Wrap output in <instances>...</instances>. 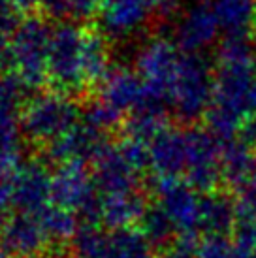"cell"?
Returning <instances> with one entry per match:
<instances>
[{
	"label": "cell",
	"mask_w": 256,
	"mask_h": 258,
	"mask_svg": "<svg viewBox=\"0 0 256 258\" xmlns=\"http://www.w3.org/2000/svg\"><path fill=\"white\" fill-rule=\"evenodd\" d=\"M217 62L207 128L221 142H230L243 121L256 113V55L250 36H224Z\"/></svg>",
	"instance_id": "cell-1"
},
{
	"label": "cell",
	"mask_w": 256,
	"mask_h": 258,
	"mask_svg": "<svg viewBox=\"0 0 256 258\" xmlns=\"http://www.w3.org/2000/svg\"><path fill=\"white\" fill-rule=\"evenodd\" d=\"M81 121V102L53 89L36 93L19 115L23 142L34 153L49 147Z\"/></svg>",
	"instance_id": "cell-2"
},
{
	"label": "cell",
	"mask_w": 256,
	"mask_h": 258,
	"mask_svg": "<svg viewBox=\"0 0 256 258\" xmlns=\"http://www.w3.org/2000/svg\"><path fill=\"white\" fill-rule=\"evenodd\" d=\"M83 34L85 25L57 23L53 29L47 60V89L85 102L91 93L83 76Z\"/></svg>",
	"instance_id": "cell-3"
},
{
	"label": "cell",
	"mask_w": 256,
	"mask_h": 258,
	"mask_svg": "<svg viewBox=\"0 0 256 258\" xmlns=\"http://www.w3.org/2000/svg\"><path fill=\"white\" fill-rule=\"evenodd\" d=\"M57 23L43 14H29L23 17L14 36L10 38L12 49V70L21 76L27 85L34 91H45L47 81V60L53 29Z\"/></svg>",
	"instance_id": "cell-4"
},
{
	"label": "cell",
	"mask_w": 256,
	"mask_h": 258,
	"mask_svg": "<svg viewBox=\"0 0 256 258\" xmlns=\"http://www.w3.org/2000/svg\"><path fill=\"white\" fill-rule=\"evenodd\" d=\"M215 74L202 55H183L179 72L168 93V108L177 119L194 122L206 117L213 102Z\"/></svg>",
	"instance_id": "cell-5"
},
{
	"label": "cell",
	"mask_w": 256,
	"mask_h": 258,
	"mask_svg": "<svg viewBox=\"0 0 256 258\" xmlns=\"http://www.w3.org/2000/svg\"><path fill=\"white\" fill-rule=\"evenodd\" d=\"M173 0H102L98 29L109 40L130 38L158 23Z\"/></svg>",
	"instance_id": "cell-6"
},
{
	"label": "cell",
	"mask_w": 256,
	"mask_h": 258,
	"mask_svg": "<svg viewBox=\"0 0 256 258\" xmlns=\"http://www.w3.org/2000/svg\"><path fill=\"white\" fill-rule=\"evenodd\" d=\"M183 55L185 53L179 49L175 42L164 36H153L142 43V47L136 53L134 70L145 83L147 91L166 102Z\"/></svg>",
	"instance_id": "cell-7"
},
{
	"label": "cell",
	"mask_w": 256,
	"mask_h": 258,
	"mask_svg": "<svg viewBox=\"0 0 256 258\" xmlns=\"http://www.w3.org/2000/svg\"><path fill=\"white\" fill-rule=\"evenodd\" d=\"M186 134V181L198 192H213L222 179V145L209 128L188 126Z\"/></svg>",
	"instance_id": "cell-8"
},
{
	"label": "cell",
	"mask_w": 256,
	"mask_h": 258,
	"mask_svg": "<svg viewBox=\"0 0 256 258\" xmlns=\"http://www.w3.org/2000/svg\"><path fill=\"white\" fill-rule=\"evenodd\" d=\"M157 204L170 217L179 237L196 239L202 217V196L183 179H157L155 181Z\"/></svg>",
	"instance_id": "cell-9"
},
{
	"label": "cell",
	"mask_w": 256,
	"mask_h": 258,
	"mask_svg": "<svg viewBox=\"0 0 256 258\" xmlns=\"http://www.w3.org/2000/svg\"><path fill=\"white\" fill-rule=\"evenodd\" d=\"M111 142L113 140L109 134L87 124L85 121H79L62 138L34 155H40L47 164L55 168L68 162H83L91 166Z\"/></svg>",
	"instance_id": "cell-10"
},
{
	"label": "cell",
	"mask_w": 256,
	"mask_h": 258,
	"mask_svg": "<svg viewBox=\"0 0 256 258\" xmlns=\"http://www.w3.org/2000/svg\"><path fill=\"white\" fill-rule=\"evenodd\" d=\"M221 32L222 29L215 14L213 0H196L179 15L173 40L186 55H202L217 43Z\"/></svg>",
	"instance_id": "cell-11"
},
{
	"label": "cell",
	"mask_w": 256,
	"mask_h": 258,
	"mask_svg": "<svg viewBox=\"0 0 256 258\" xmlns=\"http://www.w3.org/2000/svg\"><path fill=\"white\" fill-rule=\"evenodd\" d=\"M51 166L40 155H32L21 162L15 177L12 206L19 213L38 215L45 206L51 204Z\"/></svg>",
	"instance_id": "cell-12"
},
{
	"label": "cell",
	"mask_w": 256,
	"mask_h": 258,
	"mask_svg": "<svg viewBox=\"0 0 256 258\" xmlns=\"http://www.w3.org/2000/svg\"><path fill=\"white\" fill-rule=\"evenodd\" d=\"M0 245L10 258H34L51 249L47 234L36 215L14 211L0 230Z\"/></svg>",
	"instance_id": "cell-13"
},
{
	"label": "cell",
	"mask_w": 256,
	"mask_h": 258,
	"mask_svg": "<svg viewBox=\"0 0 256 258\" xmlns=\"http://www.w3.org/2000/svg\"><path fill=\"white\" fill-rule=\"evenodd\" d=\"M91 172L94 185L102 196L140 188V173H136L128 166L115 142L100 153V157L91 164Z\"/></svg>",
	"instance_id": "cell-14"
},
{
	"label": "cell",
	"mask_w": 256,
	"mask_h": 258,
	"mask_svg": "<svg viewBox=\"0 0 256 258\" xmlns=\"http://www.w3.org/2000/svg\"><path fill=\"white\" fill-rule=\"evenodd\" d=\"M151 170L157 179H183L186 170L185 128H168L149 144Z\"/></svg>",
	"instance_id": "cell-15"
},
{
	"label": "cell",
	"mask_w": 256,
	"mask_h": 258,
	"mask_svg": "<svg viewBox=\"0 0 256 258\" xmlns=\"http://www.w3.org/2000/svg\"><path fill=\"white\" fill-rule=\"evenodd\" d=\"M94 94H98L102 100H106L111 108L126 117L145 100L149 91L136 70L124 66H113Z\"/></svg>",
	"instance_id": "cell-16"
},
{
	"label": "cell",
	"mask_w": 256,
	"mask_h": 258,
	"mask_svg": "<svg viewBox=\"0 0 256 258\" xmlns=\"http://www.w3.org/2000/svg\"><path fill=\"white\" fill-rule=\"evenodd\" d=\"M170 128V108L162 98L147 94L145 100L134 108L124 119L122 134L145 144H151L164 130Z\"/></svg>",
	"instance_id": "cell-17"
},
{
	"label": "cell",
	"mask_w": 256,
	"mask_h": 258,
	"mask_svg": "<svg viewBox=\"0 0 256 258\" xmlns=\"http://www.w3.org/2000/svg\"><path fill=\"white\" fill-rule=\"evenodd\" d=\"M111 51L109 38L98 29V25H85L83 34V76L85 85L93 96L104 83L107 74L111 72ZM89 96V98H91Z\"/></svg>",
	"instance_id": "cell-18"
},
{
	"label": "cell",
	"mask_w": 256,
	"mask_h": 258,
	"mask_svg": "<svg viewBox=\"0 0 256 258\" xmlns=\"http://www.w3.org/2000/svg\"><path fill=\"white\" fill-rule=\"evenodd\" d=\"M147 208L149 200L140 188L102 196V226L107 230L134 228L143 219Z\"/></svg>",
	"instance_id": "cell-19"
},
{
	"label": "cell",
	"mask_w": 256,
	"mask_h": 258,
	"mask_svg": "<svg viewBox=\"0 0 256 258\" xmlns=\"http://www.w3.org/2000/svg\"><path fill=\"white\" fill-rule=\"evenodd\" d=\"M237 222V204L222 192L202 194V217L200 232L206 236H226L235 228Z\"/></svg>",
	"instance_id": "cell-20"
},
{
	"label": "cell",
	"mask_w": 256,
	"mask_h": 258,
	"mask_svg": "<svg viewBox=\"0 0 256 258\" xmlns=\"http://www.w3.org/2000/svg\"><path fill=\"white\" fill-rule=\"evenodd\" d=\"M213 8L226 36H249L256 27V0H213Z\"/></svg>",
	"instance_id": "cell-21"
},
{
	"label": "cell",
	"mask_w": 256,
	"mask_h": 258,
	"mask_svg": "<svg viewBox=\"0 0 256 258\" xmlns=\"http://www.w3.org/2000/svg\"><path fill=\"white\" fill-rule=\"evenodd\" d=\"M36 217L42 224L43 232L47 234L51 247H70L81 228L79 217L74 211L60 208L57 204L45 206Z\"/></svg>",
	"instance_id": "cell-22"
},
{
	"label": "cell",
	"mask_w": 256,
	"mask_h": 258,
	"mask_svg": "<svg viewBox=\"0 0 256 258\" xmlns=\"http://www.w3.org/2000/svg\"><path fill=\"white\" fill-rule=\"evenodd\" d=\"M153 245L138 226L107 230L106 249L102 258H155Z\"/></svg>",
	"instance_id": "cell-23"
},
{
	"label": "cell",
	"mask_w": 256,
	"mask_h": 258,
	"mask_svg": "<svg viewBox=\"0 0 256 258\" xmlns=\"http://www.w3.org/2000/svg\"><path fill=\"white\" fill-rule=\"evenodd\" d=\"M34 94V91L17 72L8 70L0 74V115L19 119Z\"/></svg>",
	"instance_id": "cell-24"
},
{
	"label": "cell",
	"mask_w": 256,
	"mask_h": 258,
	"mask_svg": "<svg viewBox=\"0 0 256 258\" xmlns=\"http://www.w3.org/2000/svg\"><path fill=\"white\" fill-rule=\"evenodd\" d=\"M256 157L252 149L247 147L241 140L224 142L222 145V179H226L234 188L247 177V173L250 172Z\"/></svg>",
	"instance_id": "cell-25"
},
{
	"label": "cell",
	"mask_w": 256,
	"mask_h": 258,
	"mask_svg": "<svg viewBox=\"0 0 256 258\" xmlns=\"http://www.w3.org/2000/svg\"><path fill=\"white\" fill-rule=\"evenodd\" d=\"M138 228L143 232V236L149 239V243L153 247H158L160 251L166 249L168 245L173 243L171 237L177 234V230L173 226V222L170 221V217L162 211V208L155 204V206H149L143 219L140 221Z\"/></svg>",
	"instance_id": "cell-26"
},
{
	"label": "cell",
	"mask_w": 256,
	"mask_h": 258,
	"mask_svg": "<svg viewBox=\"0 0 256 258\" xmlns=\"http://www.w3.org/2000/svg\"><path fill=\"white\" fill-rule=\"evenodd\" d=\"M117 149L121 151L122 158L128 162V166L136 173L142 175L145 170H151V155H149V144L134 140V138L124 136L121 142H115Z\"/></svg>",
	"instance_id": "cell-27"
},
{
	"label": "cell",
	"mask_w": 256,
	"mask_h": 258,
	"mask_svg": "<svg viewBox=\"0 0 256 258\" xmlns=\"http://www.w3.org/2000/svg\"><path fill=\"white\" fill-rule=\"evenodd\" d=\"M21 142L23 136L19 128V119L0 115V160L21 157L19 153Z\"/></svg>",
	"instance_id": "cell-28"
},
{
	"label": "cell",
	"mask_w": 256,
	"mask_h": 258,
	"mask_svg": "<svg viewBox=\"0 0 256 258\" xmlns=\"http://www.w3.org/2000/svg\"><path fill=\"white\" fill-rule=\"evenodd\" d=\"M198 258H241L226 236H206L198 243Z\"/></svg>",
	"instance_id": "cell-29"
},
{
	"label": "cell",
	"mask_w": 256,
	"mask_h": 258,
	"mask_svg": "<svg viewBox=\"0 0 256 258\" xmlns=\"http://www.w3.org/2000/svg\"><path fill=\"white\" fill-rule=\"evenodd\" d=\"M25 15L10 2V0H0V36L12 38L17 27L21 25Z\"/></svg>",
	"instance_id": "cell-30"
},
{
	"label": "cell",
	"mask_w": 256,
	"mask_h": 258,
	"mask_svg": "<svg viewBox=\"0 0 256 258\" xmlns=\"http://www.w3.org/2000/svg\"><path fill=\"white\" fill-rule=\"evenodd\" d=\"M157 258H198V243H196V239L179 237L158 252Z\"/></svg>",
	"instance_id": "cell-31"
},
{
	"label": "cell",
	"mask_w": 256,
	"mask_h": 258,
	"mask_svg": "<svg viewBox=\"0 0 256 258\" xmlns=\"http://www.w3.org/2000/svg\"><path fill=\"white\" fill-rule=\"evenodd\" d=\"M239 140L247 147L256 149V113H252L243 121L241 128H239Z\"/></svg>",
	"instance_id": "cell-32"
},
{
	"label": "cell",
	"mask_w": 256,
	"mask_h": 258,
	"mask_svg": "<svg viewBox=\"0 0 256 258\" xmlns=\"http://www.w3.org/2000/svg\"><path fill=\"white\" fill-rule=\"evenodd\" d=\"M23 15L29 14H38L40 12V6H42V0H10Z\"/></svg>",
	"instance_id": "cell-33"
},
{
	"label": "cell",
	"mask_w": 256,
	"mask_h": 258,
	"mask_svg": "<svg viewBox=\"0 0 256 258\" xmlns=\"http://www.w3.org/2000/svg\"><path fill=\"white\" fill-rule=\"evenodd\" d=\"M34 258H74L70 247H51L45 252L38 254Z\"/></svg>",
	"instance_id": "cell-34"
},
{
	"label": "cell",
	"mask_w": 256,
	"mask_h": 258,
	"mask_svg": "<svg viewBox=\"0 0 256 258\" xmlns=\"http://www.w3.org/2000/svg\"><path fill=\"white\" fill-rule=\"evenodd\" d=\"M247 258H256V249H252V251L249 252V256Z\"/></svg>",
	"instance_id": "cell-35"
},
{
	"label": "cell",
	"mask_w": 256,
	"mask_h": 258,
	"mask_svg": "<svg viewBox=\"0 0 256 258\" xmlns=\"http://www.w3.org/2000/svg\"><path fill=\"white\" fill-rule=\"evenodd\" d=\"M254 36H256V27H254Z\"/></svg>",
	"instance_id": "cell-36"
}]
</instances>
